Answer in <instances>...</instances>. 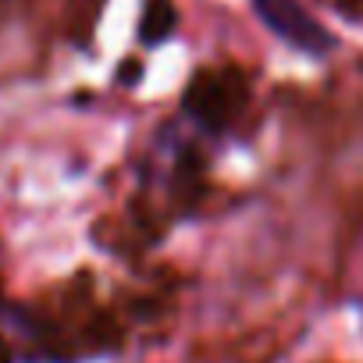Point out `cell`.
<instances>
[{
  "mask_svg": "<svg viewBox=\"0 0 363 363\" xmlns=\"http://www.w3.org/2000/svg\"><path fill=\"white\" fill-rule=\"evenodd\" d=\"M250 104V79L239 65H218V68H200L193 82L182 93L186 114L207 128V132H225L232 128Z\"/></svg>",
  "mask_w": 363,
  "mask_h": 363,
  "instance_id": "obj_1",
  "label": "cell"
},
{
  "mask_svg": "<svg viewBox=\"0 0 363 363\" xmlns=\"http://www.w3.org/2000/svg\"><path fill=\"white\" fill-rule=\"evenodd\" d=\"M253 8H257V15L264 18V26L278 40H285L289 47H296L303 54L320 57V54H328L335 47L331 33L303 4H296V0H253Z\"/></svg>",
  "mask_w": 363,
  "mask_h": 363,
  "instance_id": "obj_2",
  "label": "cell"
},
{
  "mask_svg": "<svg viewBox=\"0 0 363 363\" xmlns=\"http://www.w3.org/2000/svg\"><path fill=\"white\" fill-rule=\"evenodd\" d=\"M178 26V8L174 0H143V11H139V40L143 47H157L164 43Z\"/></svg>",
  "mask_w": 363,
  "mask_h": 363,
  "instance_id": "obj_3",
  "label": "cell"
},
{
  "mask_svg": "<svg viewBox=\"0 0 363 363\" xmlns=\"http://www.w3.org/2000/svg\"><path fill=\"white\" fill-rule=\"evenodd\" d=\"M331 4L349 18H363V0H331Z\"/></svg>",
  "mask_w": 363,
  "mask_h": 363,
  "instance_id": "obj_4",
  "label": "cell"
},
{
  "mask_svg": "<svg viewBox=\"0 0 363 363\" xmlns=\"http://www.w3.org/2000/svg\"><path fill=\"white\" fill-rule=\"evenodd\" d=\"M0 310H4V296H0ZM0 363H11V345L4 335H0Z\"/></svg>",
  "mask_w": 363,
  "mask_h": 363,
  "instance_id": "obj_5",
  "label": "cell"
}]
</instances>
